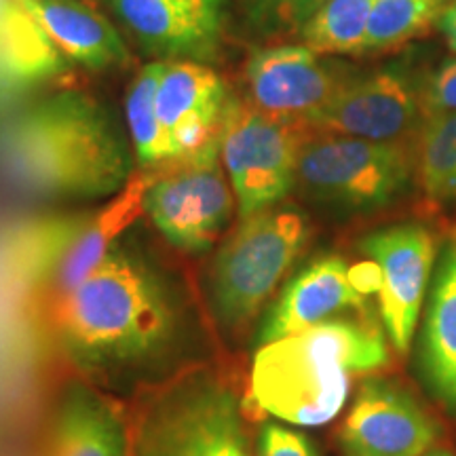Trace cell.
<instances>
[{
    "instance_id": "5bb4252c",
    "label": "cell",
    "mask_w": 456,
    "mask_h": 456,
    "mask_svg": "<svg viewBox=\"0 0 456 456\" xmlns=\"http://www.w3.org/2000/svg\"><path fill=\"white\" fill-rule=\"evenodd\" d=\"M368 296L359 289L353 266L340 256H322L285 283L275 305L262 319L256 342L285 338L328 319L362 313Z\"/></svg>"
},
{
    "instance_id": "44dd1931",
    "label": "cell",
    "mask_w": 456,
    "mask_h": 456,
    "mask_svg": "<svg viewBox=\"0 0 456 456\" xmlns=\"http://www.w3.org/2000/svg\"><path fill=\"white\" fill-rule=\"evenodd\" d=\"M446 0H376L357 55L395 51L437 26Z\"/></svg>"
},
{
    "instance_id": "f546056e",
    "label": "cell",
    "mask_w": 456,
    "mask_h": 456,
    "mask_svg": "<svg viewBox=\"0 0 456 456\" xmlns=\"http://www.w3.org/2000/svg\"><path fill=\"white\" fill-rule=\"evenodd\" d=\"M437 28H440L442 37L446 38L448 47L456 51V0H450L446 9L442 11L440 20H437Z\"/></svg>"
},
{
    "instance_id": "6da1fadb",
    "label": "cell",
    "mask_w": 456,
    "mask_h": 456,
    "mask_svg": "<svg viewBox=\"0 0 456 456\" xmlns=\"http://www.w3.org/2000/svg\"><path fill=\"white\" fill-rule=\"evenodd\" d=\"M45 313L57 346L83 370L138 366L161 355L178 330L161 279L121 248Z\"/></svg>"
},
{
    "instance_id": "9c48e42d",
    "label": "cell",
    "mask_w": 456,
    "mask_h": 456,
    "mask_svg": "<svg viewBox=\"0 0 456 456\" xmlns=\"http://www.w3.org/2000/svg\"><path fill=\"white\" fill-rule=\"evenodd\" d=\"M146 399L174 456H252L235 391L214 370H184Z\"/></svg>"
},
{
    "instance_id": "1f68e13d",
    "label": "cell",
    "mask_w": 456,
    "mask_h": 456,
    "mask_svg": "<svg viewBox=\"0 0 456 456\" xmlns=\"http://www.w3.org/2000/svg\"><path fill=\"white\" fill-rule=\"evenodd\" d=\"M446 3H448V0H446Z\"/></svg>"
},
{
    "instance_id": "7c38bea8",
    "label": "cell",
    "mask_w": 456,
    "mask_h": 456,
    "mask_svg": "<svg viewBox=\"0 0 456 456\" xmlns=\"http://www.w3.org/2000/svg\"><path fill=\"white\" fill-rule=\"evenodd\" d=\"M440 436L433 416L395 380L372 376L359 385L342 420V456H423Z\"/></svg>"
},
{
    "instance_id": "8992f818",
    "label": "cell",
    "mask_w": 456,
    "mask_h": 456,
    "mask_svg": "<svg viewBox=\"0 0 456 456\" xmlns=\"http://www.w3.org/2000/svg\"><path fill=\"white\" fill-rule=\"evenodd\" d=\"M414 169L408 142L311 134L300 151L296 186L338 212H376L406 192Z\"/></svg>"
},
{
    "instance_id": "4316f807",
    "label": "cell",
    "mask_w": 456,
    "mask_h": 456,
    "mask_svg": "<svg viewBox=\"0 0 456 456\" xmlns=\"http://www.w3.org/2000/svg\"><path fill=\"white\" fill-rule=\"evenodd\" d=\"M256 456H319V452L305 433L288 425L265 423L256 440Z\"/></svg>"
},
{
    "instance_id": "30bf717a",
    "label": "cell",
    "mask_w": 456,
    "mask_h": 456,
    "mask_svg": "<svg viewBox=\"0 0 456 456\" xmlns=\"http://www.w3.org/2000/svg\"><path fill=\"white\" fill-rule=\"evenodd\" d=\"M351 78L305 45L260 49L245 64V98L252 110L273 121L311 125Z\"/></svg>"
},
{
    "instance_id": "d4e9b609",
    "label": "cell",
    "mask_w": 456,
    "mask_h": 456,
    "mask_svg": "<svg viewBox=\"0 0 456 456\" xmlns=\"http://www.w3.org/2000/svg\"><path fill=\"white\" fill-rule=\"evenodd\" d=\"M256 26L273 34H296L328 0H245Z\"/></svg>"
},
{
    "instance_id": "d6986e66",
    "label": "cell",
    "mask_w": 456,
    "mask_h": 456,
    "mask_svg": "<svg viewBox=\"0 0 456 456\" xmlns=\"http://www.w3.org/2000/svg\"><path fill=\"white\" fill-rule=\"evenodd\" d=\"M226 100L224 83L212 68L192 60H167L157 89V117L167 142L184 123H220Z\"/></svg>"
},
{
    "instance_id": "cb8c5ba5",
    "label": "cell",
    "mask_w": 456,
    "mask_h": 456,
    "mask_svg": "<svg viewBox=\"0 0 456 456\" xmlns=\"http://www.w3.org/2000/svg\"><path fill=\"white\" fill-rule=\"evenodd\" d=\"M376 0H328L302 28L305 47L317 55H357Z\"/></svg>"
},
{
    "instance_id": "7402d4cb",
    "label": "cell",
    "mask_w": 456,
    "mask_h": 456,
    "mask_svg": "<svg viewBox=\"0 0 456 456\" xmlns=\"http://www.w3.org/2000/svg\"><path fill=\"white\" fill-rule=\"evenodd\" d=\"M61 51L28 11L15 7L0 20V61L20 78H43L60 70Z\"/></svg>"
},
{
    "instance_id": "4fadbf2b",
    "label": "cell",
    "mask_w": 456,
    "mask_h": 456,
    "mask_svg": "<svg viewBox=\"0 0 456 456\" xmlns=\"http://www.w3.org/2000/svg\"><path fill=\"white\" fill-rule=\"evenodd\" d=\"M420 91L399 70L351 78L311 125V134L370 142H408L423 123Z\"/></svg>"
},
{
    "instance_id": "7a4b0ae2",
    "label": "cell",
    "mask_w": 456,
    "mask_h": 456,
    "mask_svg": "<svg viewBox=\"0 0 456 456\" xmlns=\"http://www.w3.org/2000/svg\"><path fill=\"white\" fill-rule=\"evenodd\" d=\"M383 326L366 315H342L260 345L252 397L265 414L294 427H323L351 395L357 374L389 363Z\"/></svg>"
},
{
    "instance_id": "ac0fdd59",
    "label": "cell",
    "mask_w": 456,
    "mask_h": 456,
    "mask_svg": "<svg viewBox=\"0 0 456 456\" xmlns=\"http://www.w3.org/2000/svg\"><path fill=\"white\" fill-rule=\"evenodd\" d=\"M148 55L209 57L220 28L188 15L169 0H108Z\"/></svg>"
},
{
    "instance_id": "5b68a950",
    "label": "cell",
    "mask_w": 456,
    "mask_h": 456,
    "mask_svg": "<svg viewBox=\"0 0 456 456\" xmlns=\"http://www.w3.org/2000/svg\"><path fill=\"white\" fill-rule=\"evenodd\" d=\"M311 239L306 216L269 208L241 218L212 265V305L220 326H248L271 298Z\"/></svg>"
},
{
    "instance_id": "3957f363",
    "label": "cell",
    "mask_w": 456,
    "mask_h": 456,
    "mask_svg": "<svg viewBox=\"0 0 456 456\" xmlns=\"http://www.w3.org/2000/svg\"><path fill=\"white\" fill-rule=\"evenodd\" d=\"M11 174L41 195L98 199L131 178L127 144L98 102L64 91L28 112L11 131Z\"/></svg>"
},
{
    "instance_id": "e0dca14e",
    "label": "cell",
    "mask_w": 456,
    "mask_h": 456,
    "mask_svg": "<svg viewBox=\"0 0 456 456\" xmlns=\"http://www.w3.org/2000/svg\"><path fill=\"white\" fill-rule=\"evenodd\" d=\"M61 53L91 70L125 66L127 47L110 21L83 0H20Z\"/></svg>"
},
{
    "instance_id": "ffe728a7",
    "label": "cell",
    "mask_w": 456,
    "mask_h": 456,
    "mask_svg": "<svg viewBox=\"0 0 456 456\" xmlns=\"http://www.w3.org/2000/svg\"><path fill=\"white\" fill-rule=\"evenodd\" d=\"M414 163L425 197L436 205L456 203V112L425 117L416 134Z\"/></svg>"
},
{
    "instance_id": "ba28073f",
    "label": "cell",
    "mask_w": 456,
    "mask_h": 456,
    "mask_svg": "<svg viewBox=\"0 0 456 456\" xmlns=\"http://www.w3.org/2000/svg\"><path fill=\"white\" fill-rule=\"evenodd\" d=\"M309 129L273 121L243 100L228 98L222 114V163L237 199L239 218L275 205L296 186V167Z\"/></svg>"
},
{
    "instance_id": "83f0119b",
    "label": "cell",
    "mask_w": 456,
    "mask_h": 456,
    "mask_svg": "<svg viewBox=\"0 0 456 456\" xmlns=\"http://www.w3.org/2000/svg\"><path fill=\"white\" fill-rule=\"evenodd\" d=\"M420 106L423 117L456 112V57L444 61L440 70L425 85L420 91Z\"/></svg>"
},
{
    "instance_id": "9a60e30c",
    "label": "cell",
    "mask_w": 456,
    "mask_h": 456,
    "mask_svg": "<svg viewBox=\"0 0 456 456\" xmlns=\"http://www.w3.org/2000/svg\"><path fill=\"white\" fill-rule=\"evenodd\" d=\"M416 359L425 389L456 416V235L442 245L433 269Z\"/></svg>"
},
{
    "instance_id": "2e32d148",
    "label": "cell",
    "mask_w": 456,
    "mask_h": 456,
    "mask_svg": "<svg viewBox=\"0 0 456 456\" xmlns=\"http://www.w3.org/2000/svg\"><path fill=\"white\" fill-rule=\"evenodd\" d=\"M47 456H129L127 429L100 393L72 383L51 416Z\"/></svg>"
},
{
    "instance_id": "484cf974",
    "label": "cell",
    "mask_w": 456,
    "mask_h": 456,
    "mask_svg": "<svg viewBox=\"0 0 456 456\" xmlns=\"http://www.w3.org/2000/svg\"><path fill=\"white\" fill-rule=\"evenodd\" d=\"M127 440L129 456H174L163 427L146 397L138 403L134 423H131V429H127Z\"/></svg>"
},
{
    "instance_id": "603a6c76",
    "label": "cell",
    "mask_w": 456,
    "mask_h": 456,
    "mask_svg": "<svg viewBox=\"0 0 456 456\" xmlns=\"http://www.w3.org/2000/svg\"><path fill=\"white\" fill-rule=\"evenodd\" d=\"M165 66H167V60L152 61V64L142 68L131 83L127 98H125L135 161H138L140 169L155 167V165L171 159L167 135H165L157 117V89Z\"/></svg>"
},
{
    "instance_id": "52a82bcc",
    "label": "cell",
    "mask_w": 456,
    "mask_h": 456,
    "mask_svg": "<svg viewBox=\"0 0 456 456\" xmlns=\"http://www.w3.org/2000/svg\"><path fill=\"white\" fill-rule=\"evenodd\" d=\"M222 127L191 155L148 167L146 214L157 231L182 252H205L218 241L235 212V192L222 163Z\"/></svg>"
},
{
    "instance_id": "8fae6325",
    "label": "cell",
    "mask_w": 456,
    "mask_h": 456,
    "mask_svg": "<svg viewBox=\"0 0 456 456\" xmlns=\"http://www.w3.org/2000/svg\"><path fill=\"white\" fill-rule=\"evenodd\" d=\"M359 248L380 275V326L393 349L406 353L436 269V239L419 222H406L370 232Z\"/></svg>"
},
{
    "instance_id": "f1b7e54d",
    "label": "cell",
    "mask_w": 456,
    "mask_h": 456,
    "mask_svg": "<svg viewBox=\"0 0 456 456\" xmlns=\"http://www.w3.org/2000/svg\"><path fill=\"white\" fill-rule=\"evenodd\" d=\"M169 3L182 11H186L188 15L205 21V24L220 28L224 0H169Z\"/></svg>"
},
{
    "instance_id": "4dcf8cb0",
    "label": "cell",
    "mask_w": 456,
    "mask_h": 456,
    "mask_svg": "<svg viewBox=\"0 0 456 456\" xmlns=\"http://www.w3.org/2000/svg\"><path fill=\"white\" fill-rule=\"evenodd\" d=\"M423 456H454V454L446 452V450H427Z\"/></svg>"
},
{
    "instance_id": "277c9868",
    "label": "cell",
    "mask_w": 456,
    "mask_h": 456,
    "mask_svg": "<svg viewBox=\"0 0 456 456\" xmlns=\"http://www.w3.org/2000/svg\"><path fill=\"white\" fill-rule=\"evenodd\" d=\"M151 171L131 174L112 201L95 212L53 216L26 226L15 241V273L45 309L81 285L112 245L146 212Z\"/></svg>"
}]
</instances>
